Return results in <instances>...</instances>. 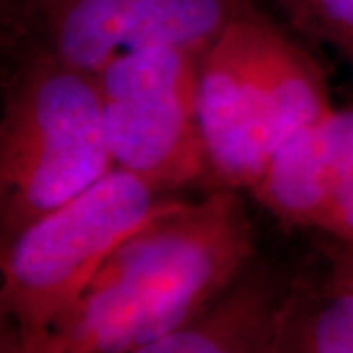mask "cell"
<instances>
[{
	"mask_svg": "<svg viewBox=\"0 0 353 353\" xmlns=\"http://www.w3.org/2000/svg\"><path fill=\"white\" fill-rule=\"evenodd\" d=\"M255 255L240 190L181 201L114 250L30 353H148L220 296Z\"/></svg>",
	"mask_w": 353,
	"mask_h": 353,
	"instance_id": "6da1fadb",
	"label": "cell"
},
{
	"mask_svg": "<svg viewBox=\"0 0 353 353\" xmlns=\"http://www.w3.org/2000/svg\"><path fill=\"white\" fill-rule=\"evenodd\" d=\"M114 167L97 77L46 55L18 57L2 88L0 243Z\"/></svg>",
	"mask_w": 353,
	"mask_h": 353,
	"instance_id": "7a4b0ae2",
	"label": "cell"
},
{
	"mask_svg": "<svg viewBox=\"0 0 353 353\" xmlns=\"http://www.w3.org/2000/svg\"><path fill=\"white\" fill-rule=\"evenodd\" d=\"M179 202L114 167L85 192L0 243V350L30 353L75 306L114 250Z\"/></svg>",
	"mask_w": 353,
	"mask_h": 353,
	"instance_id": "3957f363",
	"label": "cell"
},
{
	"mask_svg": "<svg viewBox=\"0 0 353 353\" xmlns=\"http://www.w3.org/2000/svg\"><path fill=\"white\" fill-rule=\"evenodd\" d=\"M202 53L132 51L94 75L114 163L163 194L210 173L199 118Z\"/></svg>",
	"mask_w": 353,
	"mask_h": 353,
	"instance_id": "277c9868",
	"label": "cell"
},
{
	"mask_svg": "<svg viewBox=\"0 0 353 353\" xmlns=\"http://www.w3.org/2000/svg\"><path fill=\"white\" fill-rule=\"evenodd\" d=\"M252 0H34L10 46L97 75L150 48L206 51Z\"/></svg>",
	"mask_w": 353,
	"mask_h": 353,
	"instance_id": "5b68a950",
	"label": "cell"
},
{
	"mask_svg": "<svg viewBox=\"0 0 353 353\" xmlns=\"http://www.w3.org/2000/svg\"><path fill=\"white\" fill-rule=\"evenodd\" d=\"M267 18L255 6L202 53L199 118L210 175L220 187L250 190L273 155L263 63Z\"/></svg>",
	"mask_w": 353,
	"mask_h": 353,
	"instance_id": "8992f818",
	"label": "cell"
},
{
	"mask_svg": "<svg viewBox=\"0 0 353 353\" xmlns=\"http://www.w3.org/2000/svg\"><path fill=\"white\" fill-rule=\"evenodd\" d=\"M352 120L353 106L334 108L290 134L250 189L253 199L287 226L320 232Z\"/></svg>",
	"mask_w": 353,
	"mask_h": 353,
	"instance_id": "52a82bcc",
	"label": "cell"
},
{
	"mask_svg": "<svg viewBox=\"0 0 353 353\" xmlns=\"http://www.w3.org/2000/svg\"><path fill=\"white\" fill-rule=\"evenodd\" d=\"M287 289L255 255L220 296L148 353H273Z\"/></svg>",
	"mask_w": 353,
	"mask_h": 353,
	"instance_id": "ba28073f",
	"label": "cell"
},
{
	"mask_svg": "<svg viewBox=\"0 0 353 353\" xmlns=\"http://www.w3.org/2000/svg\"><path fill=\"white\" fill-rule=\"evenodd\" d=\"M273 353H353V289L328 275L289 283Z\"/></svg>",
	"mask_w": 353,
	"mask_h": 353,
	"instance_id": "9c48e42d",
	"label": "cell"
},
{
	"mask_svg": "<svg viewBox=\"0 0 353 353\" xmlns=\"http://www.w3.org/2000/svg\"><path fill=\"white\" fill-rule=\"evenodd\" d=\"M306 38L326 43L353 65V0H271Z\"/></svg>",
	"mask_w": 353,
	"mask_h": 353,
	"instance_id": "30bf717a",
	"label": "cell"
},
{
	"mask_svg": "<svg viewBox=\"0 0 353 353\" xmlns=\"http://www.w3.org/2000/svg\"><path fill=\"white\" fill-rule=\"evenodd\" d=\"M320 234L340 241H353V122L345 152L336 169L328 206Z\"/></svg>",
	"mask_w": 353,
	"mask_h": 353,
	"instance_id": "8fae6325",
	"label": "cell"
},
{
	"mask_svg": "<svg viewBox=\"0 0 353 353\" xmlns=\"http://www.w3.org/2000/svg\"><path fill=\"white\" fill-rule=\"evenodd\" d=\"M322 253L328 261V275L334 283L353 289V241L326 238L322 241Z\"/></svg>",
	"mask_w": 353,
	"mask_h": 353,
	"instance_id": "7c38bea8",
	"label": "cell"
},
{
	"mask_svg": "<svg viewBox=\"0 0 353 353\" xmlns=\"http://www.w3.org/2000/svg\"><path fill=\"white\" fill-rule=\"evenodd\" d=\"M34 0H0V12H2V38L4 43L8 41V48L14 43L20 28L24 24V18Z\"/></svg>",
	"mask_w": 353,
	"mask_h": 353,
	"instance_id": "4fadbf2b",
	"label": "cell"
}]
</instances>
